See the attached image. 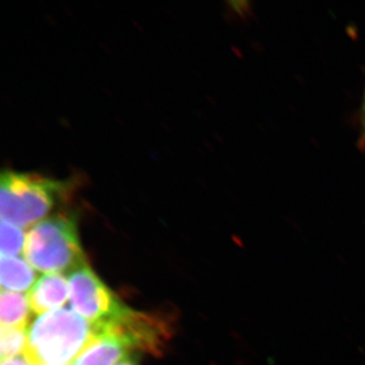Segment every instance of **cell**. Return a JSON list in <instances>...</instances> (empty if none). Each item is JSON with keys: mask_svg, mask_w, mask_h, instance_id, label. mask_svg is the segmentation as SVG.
<instances>
[{"mask_svg": "<svg viewBox=\"0 0 365 365\" xmlns=\"http://www.w3.org/2000/svg\"><path fill=\"white\" fill-rule=\"evenodd\" d=\"M93 337L90 322L71 309H55L34 322L26 352L36 365L72 364Z\"/></svg>", "mask_w": 365, "mask_h": 365, "instance_id": "6da1fadb", "label": "cell"}, {"mask_svg": "<svg viewBox=\"0 0 365 365\" xmlns=\"http://www.w3.org/2000/svg\"><path fill=\"white\" fill-rule=\"evenodd\" d=\"M72 187L71 181L4 170L0 181L1 220L21 228L37 225Z\"/></svg>", "mask_w": 365, "mask_h": 365, "instance_id": "7a4b0ae2", "label": "cell"}, {"mask_svg": "<svg viewBox=\"0 0 365 365\" xmlns=\"http://www.w3.org/2000/svg\"><path fill=\"white\" fill-rule=\"evenodd\" d=\"M24 255L32 267L46 274H71L86 265L74 216L57 215L34 225Z\"/></svg>", "mask_w": 365, "mask_h": 365, "instance_id": "3957f363", "label": "cell"}, {"mask_svg": "<svg viewBox=\"0 0 365 365\" xmlns=\"http://www.w3.org/2000/svg\"><path fill=\"white\" fill-rule=\"evenodd\" d=\"M68 281L72 309L91 325L106 323L123 311L124 304L86 264L72 271Z\"/></svg>", "mask_w": 365, "mask_h": 365, "instance_id": "277c9868", "label": "cell"}, {"mask_svg": "<svg viewBox=\"0 0 365 365\" xmlns=\"http://www.w3.org/2000/svg\"><path fill=\"white\" fill-rule=\"evenodd\" d=\"M93 327L96 333L116 336L130 352H160L169 340V330L160 319L126 307L114 319Z\"/></svg>", "mask_w": 365, "mask_h": 365, "instance_id": "5b68a950", "label": "cell"}, {"mask_svg": "<svg viewBox=\"0 0 365 365\" xmlns=\"http://www.w3.org/2000/svg\"><path fill=\"white\" fill-rule=\"evenodd\" d=\"M69 281L61 274H45L33 285L29 302L31 309L37 314L59 309L69 297Z\"/></svg>", "mask_w": 365, "mask_h": 365, "instance_id": "8992f818", "label": "cell"}, {"mask_svg": "<svg viewBox=\"0 0 365 365\" xmlns=\"http://www.w3.org/2000/svg\"><path fill=\"white\" fill-rule=\"evenodd\" d=\"M93 333V341L72 365H117L128 359L130 350L116 336L95 331Z\"/></svg>", "mask_w": 365, "mask_h": 365, "instance_id": "52a82bcc", "label": "cell"}, {"mask_svg": "<svg viewBox=\"0 0 365 365\" xmlns=\"http://www.w3.org/2000/svg\"><path fill=\"white\" fill-rule=\"evenodd\" d=\"M36 273L30 264L19 257H1L0 282L2 290L26 292L34 285Z\"/></svg>", "mask_w": 365, "mask_h": 365, "instance_id": "ba28073f", "label": "cell"}, {"mask_svg": "<svg viewBox=\"0 0 365 365\" xmlns=\"http://www.w3.org/2000/svg\"><path fill=\"white\" fill-rule=\"evenodd\" d=\"M31 311L29 297L19 292L1 290L0 323L2 328H26Z\"/></svg>", "mask_w": 365, "mask_h": 365, "instance_id": "9c48e42d", "label": "cell"}, {"mask_svg": "<svg viewBox=\"0 0 365 365\" xmlns=\"http://www.w3.org/2000/svg\"><path fill=\"white\" fill-rule=\"evenodd\" d=\"M29 332L26 328H1L0 332V356L9 359L26 352Z\"/></svg>", "mask_w": 365, "mask_h": 365, "instance_id": "30bf717a", "label": "cell"}, {"mask_svg": "<svg viewBox=\"0 0 365 365\" xmlns=\"http://www.w3.org/2000/svg\"><path fill=\"white\" fill-rule=\"evenodd\" d=\"M1 257H16L25 251L26 235L23 228L1 220L0 225Z\"/></svg>", "mask_w": 365, "mask_h": 365, "instance_id": "8fae6325", "label": "cell"}, {"mask_svg": "<svg viewBox=\"0 0 365 365\" xmlns=\"http://www.w3.org/2000/svg\"><path fill=\"white\" fill-rule=\"evenodd\" d=\"M1 365H36L26 352L11 359L2 360Z\"/></svg>", "mask_w": 365, "mask_h": 365, "instance_id": "7c38bea8", "label": "cell"}, {"mask_svg": "<svg viewBox=\"0 0 365 365\" xmlns=\"http://www.w3.org/2000/svg\"><path fill=\"white\" fill-rule=\"evenodd\" d=\"M360 138L359 145H365V91L359 112Z\"/></svg>", "mask_w": 365, "mask_h": 365, "instance_id": "4fadbf2b", "label": "cell"}, {"mask_svg": "<svg viewBox=\"0 0 365 365\" xmlns=\"http://www.w3.org/2000/svg\"><path fill=\"white\" fill-rule=\"evenodd\" d=\"M117 365H137L135 360L131 359H126L123 361L120 362Z\"/></svg>", "mask_w": 365, "mask_h": 365, "instance_id": "5bb4252c", "label": "cell"}]
</instances>
